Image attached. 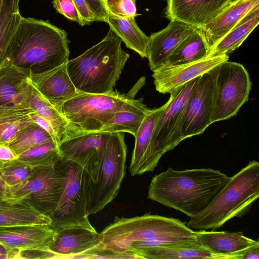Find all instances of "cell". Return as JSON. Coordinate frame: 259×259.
<instances>
[{"mask_svg":"<svg viewBox=\"0 0 259 259\" xmlns=\"http://www.w3.org/2000/svg\"><path fill=\"white\" fill-rule=\"evenodd\" d=\"M210 168L166 171L153 177L148 198L194 217L204 210L230 179Z\"/></svg>","mask_w":259,"mask_h":259,"instance_id":"cell-1","label":"cell"},{"mask_svg":"<svg viewBox=\"0 0 259 259\" xmlns=\"http://www.w3.org/2000/svg\"><path fill=\"white\" fill-rule=\"evenodd\" d=\"M69 55L65 31L49 21L22 17L5 60L29 74H37L66 64Z\"/></svg>","mask_w":259,"mask_h":259,"instance_id":"cell-2","label":"cell"},{"mask_svg":"<svg viewBox=\"0 0 259 259\" xmlns=\"http://www.w3.org/2000/svg\"><path fill=\"white\" fill-rule=\"evenodd\" d=\"M121 40L109 29L99 43L66 63L73 84L80 93L107 94L113 91L130 55Z\"/></svg>","mask_w":259,"mask_h":259,"instance_id":"cell-3","label":"cell"},{"mask_svg":"<svg viewBox=\"0 0 259 259\" xmlns=\"http://www.w3.org/2000/svg\"><path fill=\"white\" fill-rule=\"evenodd\" d=\"M259 196V163L255 160L230 178L222 190L187 226L191 229H216L234 218H241Z\"/></svg>","mask_w":259,"mask_h":259,"instance_id":"cell-4","label":"cell"},{"mask_svg":"<svg viewBox=\"0 0 259 259\" xmlns=\"http://www.w3.org/2000/svg\"><path fill=\"white\" fill-rule=\"evenodd\" d=\"M195 239L194 231L178 219L145 214L131 218L115 217L99 234L101 249L127 252L135 241L166 242Z\"/></svg>","mask_w":259,"mask_h":259,"instance_id":"cell-5","label":"cell"},{"mask_svg":"<svg viewBox=\"0 0 259 259\" xmlns=\"http://www.w3.org/2000/svg\"><path fill=\"white\" fill-rule=\"evenodd\" d=\"M145 82V77H141L125 94L116 90L107 94L79 92L65 102L60 111L68 123V136L78 132L97 131L115 113L139 103L143 99L135 98Z\"/></svg>","mask_w":259,"mask_h":259,"instance_id":"cell-6","label":"cell"},{"mask_svg":"<svg viewBox=\"0 0 259 259\" xmlns=\"http://www.w3.org/2000/svg\"><path fill=\"white\" fill-rule=\"evenodd\" d=\"M124 133L109 134L96 182L84 171L83 183L88 215L101 211L118 194L125 172L127 148Z\"/></svg>","mask_w":259,"mask_h":259,"instance_id":"cell-7","label":"cell"},{"mask_svg":"<svg viewBox=\"0 0 259 259\" xmlns=\"http://www.w3.org/2000/svg\"><path fill=\"white\" fill-rule=\"evenodd\" d=\"M207 73L213 86L212 124L236 115L247 102L252 83L246 68L235 62H223Z\"/></svg>","mask_w":259,"mask_h":259,"instance_id":"cell-8","label":"cell"},{"mask_svg":"<svg viewBox=\"0 0 259 259\" xmlns=\"http://www.w3.org/2000/svg\"><path fill=\"white\" fill-rule=\"evenodd\" d=\"M55 166L63 174L64 182L50 226L55 230L72 225H91L83 188L84 171L76 163L62 158Z\"/></svg>","mask_w":259,"mask_h":259,"instance_id":"cell-9","label":"cell"},{"mask_svg":"<svg viewBox=\"0 0 259 259\" xmlns=\"http://www.w3.org/2000/svg\"><path fill=\"white\" fill-rule=\"evenodd\" d=\"M64 182L63 174L55 165L35 167L22 184L1 194L8 198L24 200L40 213L51 218Z\"/></svg>","mask_w":259,"mask_h":259,"instance_id":"cell-10","label":"cell"},{"mask_svg":"<svg viewBox=\"0 0 259 259\" xmlns=\"http://www.w3.org/2000/svg\"><path fill=\"white\" fill-rule=\"evenodd\" d=\"M108 133L78 132L58 144L61 158L80 166L96 182L104 155Z\"/></svg>","mask_w":259,"mask_h":259,"instance_id":"cell-11","label":"cell"},{"mask_svg":"<svg viewBox=\"0 0 259 259\" xmlns=\"http://www.w3.org/2000/svg\"><path fill=\"white\" fill-rule=\"evenodd\" d=\"M213 91L209 74L200 76L182 111L179 124L181 141L203 133L211 124Z\"/></svg>","mask_w":259,"mask_h":259,"instance_id":"cell-12","label":"cell"},{"mask_svg":"<svg viewBox=\"0 0 259 259\" xmlns=\"http://www.w3.org/2000/svg\"><path fill=\"white\" fill-rule=\"evenodd\" d=\"M55 231L49 246L54 258H94L101 249L99 233L92 225H72Z\"/></svg>","mask_w":259,"mask_h":259,"instance_id":"cell-13","label":"cell"},{"mask_svg":"<svg viewBox=\"0 0 259 259\" xmlns=\"http://www.w3.org/2000/svg\"><path fill=\"white\" fill-rule=\"evenodd\" d=\"M199 77L170 94L169 103L155 123L152 137L155 145L163 155L182 142L179 132L182 111Z\"/></svg>","mask_w":259,"mask_h":259,"instance_id":"cell-14","label":"cell"},{"mask_svg":"<svg viewBox=\"0 0 259 259\" xmlns=\"http://www.w3.org/2000/svg\"><path fill=\"white\" fill-rule=\"evenodd\" d=\"M168 103L169 100L160 107L151 109L135 136V146L129 167L132 176L154 171L163 155L155 145L152 136L155 123Z\"/></svg>","mask_w":259,"mask_h":259,"instance_id":"cell-15","label":"cell"},{"mask_svg":"<svg viewBox=\"0 0 259 259\" xmlns=\"http://www.w3.org/2000/svg\"><path fill=\"white\" fill-rule=\"evenodd\" d=\"M229 58L225 54L181 65L162 66L152 71L155 89L161 94H170Z\"/></svg>","mask_w":259,"mask_h":259,"instance_id":"cell-16","label":"cell"},{"mask_svg":"<svg viewBox=\"0 0 259 259\" xmlns=\"http://www.w3.org/2000/svg\"><path fill=\"white\" fill-rule=\"evenodd\" d=\"M165 14L177 20L201 28L217 18L231 4V0H166Z\"/></svg>","mask_w":259,"mask_h":259,"instance_id":"cell-17","label":"cell"},{"mask_svg":"<svg viewBox=\"0 0 259 259\" xmlns=\"http://www.w3.org/2000/svg\"><path fill=\"white\" fill-rule=\"evenodd\" d=\"M55 234V231L50 225L35 224L0 227V244L9 250L15 251L17 258L21 251H49Z\"/></svg>","mask_w":259,"mask_h":259,"instance_id":"cell-18","label":"cell"},{"mask_svg":"<svg viewBox=\"0 0 259 259\" xmlns=\"http://www.w3.org/2000/svg\"><path fill=\"white\" fill-rule=\"evenodd\" d=\"M197 28L171 20L165 28L151 34L147 49V58L150 69L153 71L165 65L180 43Z\"/></svg>","mask_w":259,"mask_h":259,"instance_id":"cell-19","label":"cell"},{"mask_svg":"<svg viewBox=\"0 0 259 259\" xmlns=\"http://www.w3.org/2000/svg\"><path fill=\"white\" fill-rule=\"evenodd\" d=\"M196 240L210 253L219 258L241 259L250 248L259 245L255 241L241 232L198 230L194 231Z\"/></svg>","mask_w":259,"mask_h":259,"instance_id":"cell-20","label":"cell"},{"mask_svg":"<svg viewBox=\"0 0 259 259\" xmlns=\"http://www.w3.org/2000/svg\"><path fill=\"white\" fill-rule=\"evenodd\" d=\"M30 87L29 74L5 60L0 65V106L30 109Z\"/></svg>","mask_w":259,"mask_h":259,"instance_id":"cell-21","label":"cell"},{"mask_svg":"<svg viewBox=\"0 0 259 259\" xmlns=\"http://www.w3.org/2000/svg\"><path fill=\"white\" fill-rule=\"evenodd\" d=\"M32 83L59 111L62 104L79 92L73 84L66 63L45 72L30 73Z\"/></svg>","mask_w":259,"mask_h":259,"instance_id":"cell-22","label":"cell"},{"mask_svg":"<svg viewBox=\"0 0 259 259\" xmlns=\"http://www.w3.org/2000/svg\"><path fill=\"white\" fill-rule=\"evenodd\" d=\"M133 252L141 258L147 259L219 258L203 247L195 238L161 242L155 246L137 248Z\"/></svg>","mask_w":259,"mask_h":259,"instance_id":"cell-23","label":"cell"},{"mask_svg":"<svg viewBox=\"0 0 259 259\" xmlns=\"http://www.w3.org/2000/svg\"><path fill=\"white\" fill-rule=\"evenodd\" d=\"M259 7V0H237L232 2L217 18L201 28L211 48L248 13Z\"/></svg>","mask_w":259,"mask_h":259,"instance_id":"cell-24","label":"cell"},{"mask_svg":"<svg viewBox=\"0 0 259 259\" xmlns=\"http://www.w3.org/2000/svg\"><path fill=\"white\" fill-rule=\"evenodd\" d=\"M52 219L24 200L8 198L0 193V227L25 225H50Z\"/></svg>","mask_w":259,"mask_h":259,"instance_id":"cell-25","label":"cell"},{"mask_svg":"<svg viewBox=\"0 0 259 259\" xmlns=\"http://www.w3.org/2000/svg\"><path fill=\"white\" fill-rule=\"evenodd\" d=\"M135 18L119 17L108 14L106 23L127 48L137 53L142 58H147L149 37L140 29Z\"/></svg>","mask_w":259,"mask_h":259,"instance_id":"cell-26","label":"cell"},{"mask_svg":"<svg viewBox=\"0 0 259 259\" xmlns=\"http://www.w3.org/2000/svg\"><path fill=\"white\" fill-rule=\"evenodd\" d=\"M259 22V7L253 9L210 49L208 57L228 55L238 48Z\"/></svg>","mask_w":259,"mask_h":259,"instance_id":"cell-27","label":"cell"},{"mask_svg":"<svg viewBox=\"0 0 259 259\" xmlns=\"http://www.w3.org/2000/svg\"><path fill=\"white\" fill-rule=\"evenodd\" d=\"M210 50L204 31L197 28L184 39L168 57L165 65H177L207 57Z\"/></svg>","mask_w":259,"mask_h":259,"instance_id":"cell-28","label":"cell"},{"mask_svg":"<svg viewBox=\"0 0 259 259\" xmlns=\"http://www.w3.org/2000/svg\"><path fill=\"white\" fill-rule=\"evenodd\" d=\"M151 109L142 100L134 107L114 114L98 131L100 133H128L135 137L140 125Z\"/></svg>","mask_w":259,"mask_h":259,"instance_id":"cell-29","label":"cell"},{"mask_svg":"<svg viewBox=\"0 0 259 259\" xmlns=\"http://www.w3.org/2000/svg\"><path fill=\"white\" fill-rule=\"evenodd\" d=\"M29 107L51 124L56 134L58 144L68 136L69 125L66 120L59 110L38 91L31 82Z\"/></svg>","mask_w":259,"mask_h":259,"instance_id":"cell-30","label":"cell"},{"mask_svg":"<svg viewBox=\"0 0 259 259\" xmlns=\"http://www.w3.org/2000/svg\"><path fill=\"white\" fill-rule=\"evenodd\" d=\"M30 109L0 106V145L9 146L17 135L34 123Z\"/></svg>","mask_w":259,"mask_h":259,"instance_id":"cell-31","label":"cell"},{"mask_svg":"<svg viewBox=\"0 0 259 259\" xmlns=\"http://www.w3.org/2000/svg\"><path fill=\"white\" fill-rule=\"evenodd\" d=\"M20 0H0V65L21 19Z\"/></svg>","mask_w":259,"mask_h":259,"instance_id":"cell-32","label":"cell"},{"mask_svg":"<svg viewBox=\"0 0 259 259\" xmlns=\"http://www.w3.org/2000/svg\"><path fill=\"white\" fill-rule=\"evenodd\" d=\"M61 158L58 145L52 140L21 153L17 159L35 168L55 165Z\"/></svg>","mask_w":259,"mask_h":259,"instance_id":"cell-33","label":"cell"},{"mask_svg":"<svg viewBox=\"0 0 259 259\" xmlns=\"http://www.w3.org/2000/svg\"><path fill=\"white\" fill-rule=\"evenodd\" d=\"M52 140L47 131L34 123L21 131L8 146L18 156L33 147Z\"/></svg>","mask_w":259,"mask_h":259,"instance_id":"cell-34","label":"cell"},{"mask_svg":"<svg viewBox=\"0 0 259 259\" xmlns=\"http://www.w3.org/2000/svg\"><path fill=\"white\" fill-rule=\"evenodd\" d=\"M33 168L17 159L4 163L0 176V193L3 194L22 184L29 177Z\"/></svg>","mask_w":259,"mask_h":259,"instance_id":"cell-35","label":"cell"},{"mask_svg":"<svg viewBox=\"0 0 259 259\" xmlns=\"http://www.w3.org/2000/svg\"><path fill=\"white\" fill-rule=\"evenodd\" d=\"M135 3L133 0H104L108 14L123 18L137 16Z\"/></svg>","mask_w":259,"mask_h":259,"instance_id":"cell-36","label":"cell"},{"mask_svg":"<svg viewBox=\"0 0 259 259\" xmlns=\"http://www.w3.org/2000/svg\"><path fill=\"white\" fill-rule=\"evenodd\" d=\"M52 3L58 12L70 20L82 25L80 15L72 0H53Z\"/></svg>","mask_w":259,"mask_h":259,"instance_id":"cell-37","label":"cell"},{"mask_svg":"<svg viewBox=\"0 0 259 259\" xmlns=\"http://www.w3.org/2000/svg\"><path fill=\"white\" fill-rule=\"evenodd\" d=\"M84 1L93 14L95 21L107 22L108 13L104 4V0Z\"/></svg>","mask_w":259,"mask_h":259,"instance_id":"cell-38","label":"cell"},{"mask_svg":"<svg viewBox=\"0 0 259 259\" xmlns=\"http://www.w3.org/2000/svg\"><path fill=\"white\" fill-rule=\"evenodd\" d=\"M80 15L82 25H89L95 21V18L84 0H72Z\"/></svg>","mask_w":259,"mask_h":259,"instance_id":"cell-39","label":"cell"},{"mask_svg":"<svg viewBox=\"0 0 259 259\" xmlns=\"http://www.w3.org/2000/svg\"><path fill=\"white\" fill-rule=\"evenodd\" d=\"M29 115L34 122L47 131L51 135L53 140L58 145L56 134L51 124L33 111Z\"/></svg>","mask_w":259,"mask_h":259,"instance_id":"cell-40","label":"cell"},{"mask_svg":"<svg viewBox=\"0 0 259 259\" xmlns=\"http://www.w3.org/2000/svg\"><path fill=\"white\" fill-rule=\"evenodd\" d=\"M17 156L8 146L0 145V162L3 163L16 159Z\"/></svg>","mask_w":259,"mask_h":259,"instance_id":"cell-41","label":"cell"},{"mask_svg":"<svg viewBox=\"0 0 259 259\" xmlns=\"http://www.w3.org/2000/svg\"><path fill=\"white\" fill-rule=\"evenodd\" d=\"M241 259H259V245L248 249L242 256Z\"/></svg>","mask_w":259,"mask_h":259,"instance_id":"cell-42","label":"cell"},{"mask_svg":"<svg viewBox=\"0 0 259 259\" xmlns=\"http://www.w3.org/2000/svg\"><path fill=\"white\" fill-rule=\"evenodd\" d=\"M15 257L14 251L9 250L0 244V259H12Z\"/></svg>","mask_w":259,"mask_h":259,"instance_id":"cell-43","label":"cell"},{"mask_svg":"<svg viewBox=\"0 0 259 259\" xmlns=\"http://www.w3.org/2000/svg\"><path fill=\"white\" fill-rule=\"evenodd\" d=\"M3 164H4L3 163L0 162V176H1V172H2V170Z\"/></svg>","mask_w":259,"mask_h":259,"instance_id":"cell-44","label":"cell"},{"mask_svg":"<svg viewBox=\"0 0 259 259\" xmlns=\"http://www.w3.org/2000/svg\"><path fill=\"white\" fill-rule=\"evenodd\" d=\"M236 1H237V0H231V2H235Z\"/></svg>","mask_w":259,"mask_h":259,"instance_id":"cell-45","label":"cell"},{"mask_svg":"<svg viewBox=\"0 0 259 259\" xmlns=\"http://www.w3.org/2000/svg\"><path fill=\"white\" fill-rule=\"evenodd\" d=\"M133 1H135V2H136V0H133Z\"/></svg>","mask_w":259,"mask_h":259,"instance_id":"cell-46","label":"cell"}]
</instances>
